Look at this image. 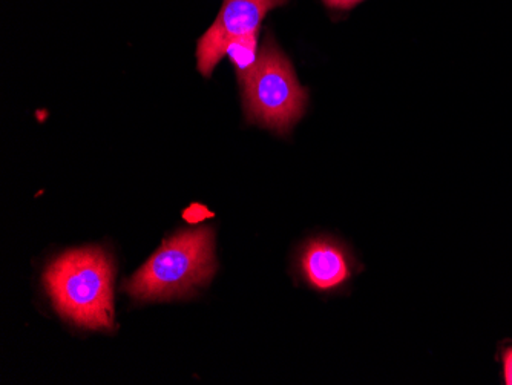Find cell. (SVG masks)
Here are the masks:
<instances>
[{"mask_svg":"<svg viewBox=\"0 0 512 385\" xmlns=\"http://www.w3.org/2000/svg\"><path fill=\"white\" fill-rule=\"evenodd\" d=\"M112 269L108 255L97 249L69 251L46 267V290L57 312L79 327L111 330L114 326L112 307Z\"/></svg>","mask_w":512,"mask_h":385,"instance_id":"obj_1","label":"cell"},{"mask_svg":"<svg viewBox=\"0 0 512 385\" xmlns=\"http://www.w3.org/2000/svg\"><path fill=\"white\" fill-rule=\"evenodd\" d=\"M215 269L212 229L184 231L166 241L125 289L138 301L172 300L209 283Z\"/></svg>","mask_w":512,"mask_h":385,"instance_id":"obj_2","label":"cell"},{"mask_svg":"<svg viewBox=\"0 0 512 385\" xmlns=\"http://www.w3.org/2000/svg\"><path fill=\"white\" fill-rule=\"evenodd\" d=\"M241 85L249 122L284 135L304 116L307 91L296 80L290 60L272 42L264 45Z\"/></svg>","mask_w":512,"mask_h":385,"instance_id":"obj_3","label":"cell"},{"mask_svg":"<svg viewBox=\"0 0 512 385\" xmlns=\"http://www.w3.org/2000/svg\"><path fill=\"white\" fill-rule=\"evenodd\" d=\"M287 0H224L217 20L206 31L197 47L198 70L211 77L223 59L230 42L258 31L264 16Z\"/></svg>","mask_w":512,"mask_h":385,"instance_id":"obj_4","label":"cell"},{"mask_svg":"<svg viewBox=\"0 0 512 385\" xmlns=\"http://www.w3.org/2000/svg\"><path fill=\"white\" fill-rule=\"evenodd\" d=\"M352 255L330 238H313L302 249L299 267L304 280L319 292H332L355 274Z\"/></svg>","mask_w":512,"mask_h":385,"instance_id":"obj_5","label":"cell"},{"mask_svg":"<svg viewBox=\"0 0 512 385\" xmlns=\"http://www.w3.org/2000/svg\"><path fill=\"white\" fill-rule=\"evenodd\" d=\"M256 45H258V31H252V33L230 42L227 47L226 54L234 63L240 82L252 71L258 56H260Z\"/></svg>","mask_w":512,"mask_h":385,"instance_id":"obj_6","label":"cell"},{"mask_svg":"<svg viewBox=\"0 0 512 385\" xmlns=\"http://www.w3.org/2000/svg\"><path fill=\"white\" fill-rule=\"evenodd\" d=\"M503 364V379H505L506 385H512V347L503 352L502 356Z\"/></svg>","mask_w":512,"mask_h":385,"instance_id":"obj_7","label":"cell"},{"mask_svg":"<svg viewBox=\"0 0 512 385\" xmlns=\"http://www.w3.org/2000/svg\"><path fill=\"white\" fill-rule=\"evenodd\" d=\"M327 7L339 8V10H348L361 4L362 0H324Z\"/></svg>","mask_w":512,"mask_h":385,"instance_id":"obj_8","label":"cell"}]
</instances>
